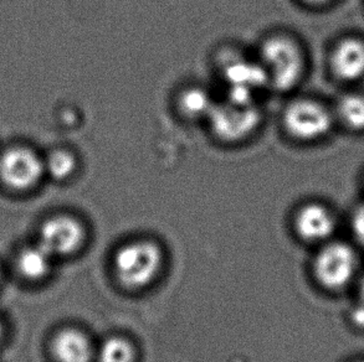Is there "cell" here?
I'll use <instances>...</instances> for the list:
<instances>
[{"mask_svg": "<svg viewBox=\"0 0 364 362\" xmlns=\"http://www.w3.org/2000/svg\"><path fill=\"white\" fill-rule=\"evenodd\" d=\"M100 362H132L131 344L119 338L109 339L99 351Z\"/></svg>", "mask_w": 364, "mask_h": 362, "instance_id": "obj_16", "label": "cell"}, {"mask_svg": "<svg viewBox=\"0 0 364 362\" xmlns=\"http://www.w3.org/2000/svg\"><path fill=\"white\" fill-rule=\"evenodd\" d=\"M6 336V325H5L4 319L0 317V345L4 341Z\"/></svg>", "mask_w": 364, "mask_h": 362, "instance_id": "obj_19", "label": "cell"}, {"mask_svg": "<svg viewBox=\"0 0 364 362\" xmlns=\"http://www.w3.org/2000/svg\"><path fill=\"white\" fill-rule=\"evenodd\" d=\"M355 252L342 242L326 246L316 257V277L327 289L337 290L346 287L355 277Z\"/></svg>", "mask_w": 364, "mask_h": 362, "instance_id": "obj_8", "label": "cell"}, {"mask_svg": "<svg viewBox=\"0 0 364 362\" xmlns=\"http://www.w3.org/2000/svg\"><path fill=\"white\" fill-rule=\"evenodd\" d=\"M44 167L45 172L54 179L65 180L74 174L77 162L73 153L65 149H56L44 159Z\"/></svg>", "mask_w": 364, "mask_h": 362, "instance_id": "obj_15", "label": "cell"}, {"mask_svg": "<svg viewBox=\"0 0 364 362\" xmlns=\"http://www.w3.org/2000/svg\"><path fill=\"white\" fill-rule=\"evenodd\" d=\"M208 122L224 142H242L255 132L261 123V111L256 103H239L224 99L215 103Z\"/></svg>", "mask_w": 364, "mask_h": 362, "instance_id": "obj_2", "label": "cell"}, {"mask_svg": "<svg viewBox=\"0 0 364 362\" xmlns=\"http://www.w3.org/2000/svg\"><path fill=\"white\" fill-rule=\"evenodd\" d=\"M333 74L342 81H357L364 76V43L355 38L340 41L331 56Z\"/></svg>", "mask_w": 364, "mask_h": 362, "instance_id": "obj_11", "label": "cell"}, {"mask_svg": "<svg viewBox=\"0 0 364 362\" xmlns=\"http://www.w3.org/2000/svg\"><path fill=\"white\" fill-rule=\"evenodd\" d=\"M335 227V217L331 211L318 204L302 207L296 217V230L302 238L312 242L328 238Z\"/></svg>", "mask_w": 364, "mask_h": 362, "instance_id": "obj_12", "label": "cell"}, {"mask_svg": "<svg viewBox=\"0 0 364 362\" xmlns=\"http://www.w3.org/2000/svg\"><path fill=\"white\" fill-rule=\"evenodd\" d=\"M330 111L314 99H297L284 112V126L291 137L312 142L326 137L332 129Z\"/></svg>", "mask_w": 364, "mask_h": 362, "instance_id": "obj_4", "label": "cell"}, {"mask_svg": "<svg viewBox=\"0 0 364 362\" xmlns=\"http://www.w3.org/2000/svg\"><path fill=\"white\" fill-rule=\"evenodd\" d=\"M360 297H362L364 304V278L362 279V283H360Z\"/></svg>", "mask_w": 364, "mask_h": 362, "instance_id": "obj_21", "label": "cell"}, {"mask_svg": "<svg viewBox=\"0 0 364 362\" xmlns=\"http://www.w3.org/2000/svg\"><path fill=\"white\" fill-rule=\"evenodd\" d=\"M338 114L342 122L355 131L364 129V96L347 94L338 103Z\"/></svg>", "mask_w": 364, "mask_h": 362, "instance_id": "obj_14", "label": "cell"}, {"mask_svg": "<svg viewBox=\"0 0 364 362\" xmlns=\"http://www.w3.org/2000/svg\"><path fill=\"white\" fill-rule=\"evenodd\" d=\"M50 353L56 362H90L94 348L79 329H60L50 340Z\"/></svg>", "mask_w": 364, "mask_h": 362, "instance_id": "obj_9", "label": "cell"}, {"mask_svg": "<svg viewBox=\"0 0 364 362\" xmlns=\"http://www.w3.org/2000/svg\"><path fill=\"white\" fill-rule=\"evenodd\" d=\"M227 99L239 103H255L259 93L269 87V79L260 61L235 59L224 67Z\"/></svg>", "mask_w": 364, "mask_h": 362, "instance_id": "obj_7", "label": "cell"}, {"mask_svg": "<svg viewBox=\"0 0 364 362\" xmlns=\"http://www.w3.org/2000/svg\"><path fill=\"white\" fill-rule=\"evenodd\" d=\"M358 362H364V361H358Z\"/></svg>", "mask_w": 364, "mask_h": 362, "instance_id": "obj_23", "label": "cell"}, {"mask_svg": "<svg viewBox=\"0 0 364 362\" xmlns=\"http://www.w3.org/2000/svg\"><path fill=\"white\" fill-rule=\"evenodd\" d=\"M162 265V253L151 242H136L117 252L114 267L119 280L131 288L151 283Z\"/></svg>", "mask_w": 364, "mask_h": 362, "instance_id": "obj_3", "label": "cell"}, {"mask_svg": "<svg viewBox=\"0 0 364 362\" xmlns=\"http://www.w3.org/2000/svg\"><path fill=\"white\" fill-rule=\"evenodd\" d=\"M352 229L358 242L364 246V205L355 210L352 220Z\"/></svg>", "mask_w": 364, "mask_h": 362, "instance_id": "obj_17", "label": "cell"}, {"mask_svg": "<svg viewBox=\"0 0 364 362\" xmlns=\"http://www.w3.org/2000/svg\"><path fill=\"white\" fill-rule=\"evenodd\" d=\"M85 240L82 224L74 216L54 215L41 222L36 242L54 258L68 257L79 251Z\"/></svg>", "mask_w": 364, "mask_h": 362, "instance_id": "obj_5", "label": "cell"}, {"mask_svg": "<svg viewBox=\"0 0 364 362\" xmlns=\"http://www.w3.org/2000/svg\"><path fill=\"white\" fill-rule=\"evenodd\" d=\"M1 282H3V272H1V267H0V285H1Z\"/></svg>", "mask_w": 364, "mask_h": 362, "instance_id": "obj_22", "label": "cell"}, {"mask_svg": "<svg viewBox=\"0 0 364 362\" xmlns=\"http://www.w3.org/2000/svg\"><path fill=\"white\" fill-rule=\"evenodd\" d=\"M259 61L265 69L269 87L277 91L294 89L305 72V57L300 45L286 35H272L264 40Z\"/></svg>", "mask_w": 364, "mask_h": 362, "instance_id": "obj_1", "label": "cell"}, {"mask_svg": "<svg viewBox=\"0 0 364 362\" xmlns=\"http://www.w3.org/2000/svg\"><path fill=\"white\" fill-rule=\"evenodd\" d=\"M304 1L309 3V4L321 5L326 4V3H328L331 0H304Z\"/></svg>", "mask_w": 364, "mask_h": 362, "instance_id": "obj_20", "label": "cell"}, {"mask_svg": "<svg viewBox=\"0 0 364 362\" xmlns=\"http://www.w3.org/2000/svg\"><path fill=\"white\" fill-rule=\"evenodd\" d=\"M54 260L38 242L29 243L16 251L15 272L26 283H41L51 274Z\"/></svg>", "mask_w": 364, "mask_h": 362, "instance_id": "obj_10", "label": "cell"}, {"mask_svg": "<svg viewBox=\"0 0 364 362\" xmlns=\"http://www.w3.org/2000/svg\"><path fill=\"white\" fill-rule=\"evenodd\" d=\"M44 174V159L29 148H11L0 158V177L10 189L30 190Z\"/></svg>", "mask_w": 364, "mask_h": 362, "instance_id": "obj_6", "label": "cell"}, {"mask_svg": "<svg viewBox=\"0 0 364 362\" xmlns=\"http://www.w3.org/2000/svg\"><path fill=\"white\" fill-rule=\"evenodd\" d=\"M215 101L207 89L202 87H192L182 92L179 97V108L188 118H208L215 106Z\"/></svg>", "mask_w": 364, "mask_h": 362, "instance_id": "obj_13", "label": "cell"}, {"mask_svg": "<svg viewBox=\"0 0 364 362\" xmlns=\"http://www.w3.org/2000/svg\"><path fill=\"white\" fill-rule=\"evenodd\" d=\"M352 322H353V324L357 325V327L364 328V304L363 305H360V307H357V308L353 310Z\"/></svg>", "mask_w": 364, "mask_h": 362, "instance_id": "obj_18", "label": "cell"}]
</instances>
